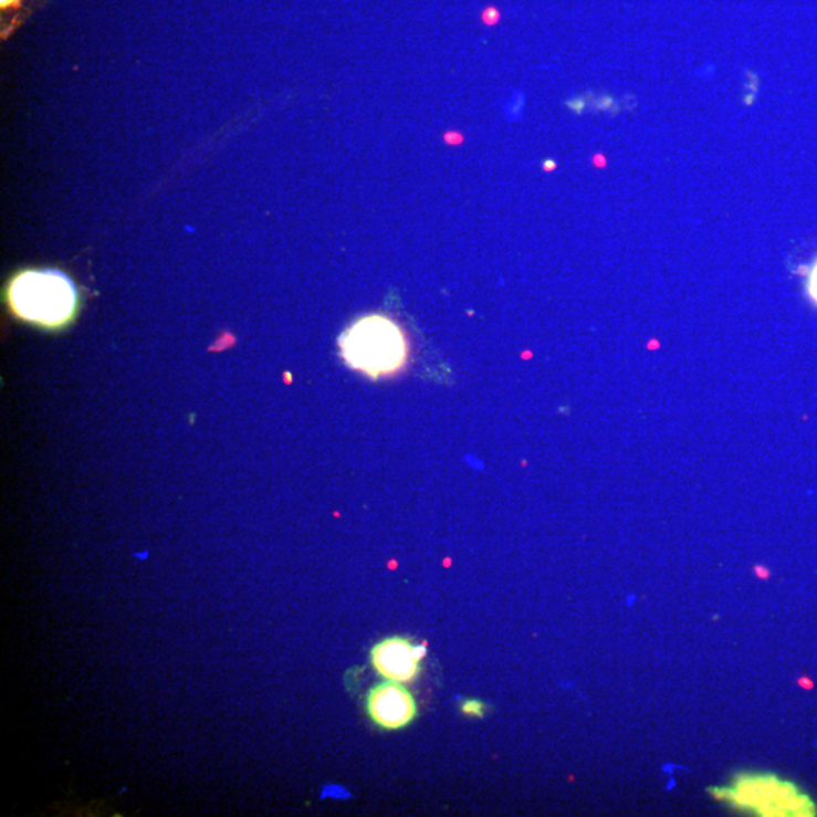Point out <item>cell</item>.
<instances>
[{
	"mask_svg": "<svg viewBox=\"0 0 817 817\" xmlns=\"http://www.w3.org/2000/svg\"><path fill=\"white\" fill-rule=\"evenodd\" d=\"M339 348L348 367L375 380L400 375L410 359L408 334L385 314L356 320L341 335Z\"/></svg>",
	"mask_w": 817,
	"mask_h": 817,
	"instance_id": "1",
	"label": "cell"
},
{
	"mask_svg": "<svg viewBox=\"0 0 817 817\" xmlns=\"http://www.w3.org/2000/svg\"><path fill=\"white\" fill-rule=\"evenodd\" d=\"M11 310L27 322L60 327L70 322L77 306L75 285L56 270H28L8 286Z\"/></svg>",
	"mask_w": 817,
	"mask_h": 817,
	"instance_id": "2",
	"label": "cell"
},
{
	"mask_svg": "<svg viewBox=\"0 0 817 817\" xmlns=\"http://www.w3.org/2000/svg\"><path fill=\"white\" fill-rule=\"evenodd\" d=\"M739 810L757 813L762 816L810 815L813 807L806 796H800L790 784L774 777H739L729 787L714 792Z\"/></svg>",
	"mask_w": 817,
	"mask_h": 817,
	"instance_id": "3",
	"label": "cell"
},
{
	"mask_svg": "<svg viewBox=\"0 0 817 817\" xmlns=\"http://www.w3.org/2000/svg\"><path fill=\"white\" fill-rule=\"evenodd\" d=\"M425 657V645H412L404 638L381 640L371 650L373 667L381 679L400 684L415 680Z\"/></svg>",
	"mask_w": 817,
	"mask_h": 817,
	"instance_id": "4",
	"label": "cell"
},
{
	"mask_svg": "<svg viewBox=\"0 0 817 817\" xmlns=\"http://www.w3.org/2000/svg\"><path fill=\"white\" fill-rule=\"evenodd\" d=\"M369 718L384 730H401L417 716V702L405 684L386 681L369 692Z\"/></svg>",
	"mask_w": 817,
	"mask_h": 817,
	"instance_id": "5",
	"label": "cell"
},
{
	"mask_svg": "<svg viewBox=\"0 0 817 817\" xmlns=\"http://www.w3.org/2000/svg\"><path fill=\"white\" fill-rule=\"evenodd\" d=\"M43 3L44 0H0V39H10Z\"/></svg>",
	"mask_w": 817,
	"mask_h": 817,
	"instance_id": "6",
	"label": "cell"
},
{
	"mask_svg": "<svg viewBox=\"0 0 817 817\" xmlns=\"http://www.w3.org/2000/svg\"><path fill=\"white\" fill-rule=\"evenodd\" d=\"M352 798L350 792L339 784H327L323 787L322 799L347 800Z\"/></svg>",
	"mask_w": 817,
	"mask_h": 817,
	"instance_id": "7",
	"label": "cell"
},
{
	"mask_svg": "<svg viewBox=\"0 0 817 817\" xmlns=\"http://www.w3.org/2000/svg\"><path fill=\"white\" fill-rule=\"evenodd\" d=\"M462 713L467 716L482 718L484 714V704L482 701L468 700L462 704Z\"/></svg>",
	"mask_w": 817,
	"mask_h": 817,
	"instance_id": "8",
	"label": "cell"
},
{
	"mask_svg": "<svg viewBox=\"0 0 817 817\" xmlns=\"http://www.w3.org/2000/svg\"><path fill=\"white\" fill-rule=\"evenodd\" d=\"M808 294L817 303V264L811 270L810 279H808Z\"/></svg>",
	"mask_w": 817,
	"mask_h": 817,
	"instance_id": "9",
	"label": "cell"
},
{
	"mask_svg": "<svg viewBox=\"0 0 817 817\" xmlns=\"http://www.w3.org/2000/svg\"><path fill=\"white\" fill-rule=\"evenodd\" d=\"M137 558H142V561H145V558H147V553H138Z\"/></svg>",
	"mask_w": 817,
	"mask_h": 817,
	"instance_id": "10",
	"label": "cell"
}]
</instances>
